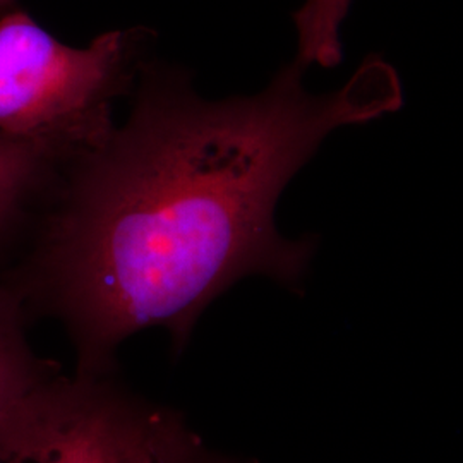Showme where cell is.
I'll use <instances>...</instances> for the list:
<instances>
[{
	"label": "cell",
	"mask_w": 463,
	"mask_h": 463,
	"mask_svg": "<svg viewBox=\"0 0 463 463\" xmlns=\"http://www.w3.org/2000/svg\"><path fill=\"white\" fill-rule=\"evenodd\" d=\"M298 61L254 97L208 101L183 71L146 62L128 118L57 166L28 250L2 271L26 313L61 323L76 374L112 376L118 347L165 328L183 352L201 313L249 275L302 280L315 244L285 239L275 206L335 129L395 112L393 67L367 59L313 95Z\"/></svg>",
	"instance_id": "cell-1"
},
{
	"label": "cell",
	"mask_w": 463,
	"mask_h": 463,
	"mask_svg": "<svg viewBox=\"0 0 463 463\" xmlns=\"http://www.w3.org/2000/svg\"><path fill=\"white\" fill-rule=\"evenodd\" d=\"M139 30L71 47L19 9L0 14V136L38 145L67 162L116 126L117 99L145 64Z\"/></svg>",
	"instance_id": "cell-2"
},
{
	"label": "cell",
	"mask_w": 463,
	"mask_h": 463,
	"mask_svg": "<svg viewBox=\"0 0 463 463\" xmlns=\"http://www.w3.org/2000/svg\"><path fill=\"white\" fill-rule=\"evenodd\" d=\"M201 447L181 415L112 376L57 369L0 414V463H183Z\"/></svg>",
	"instance_id": "cell-3"
},
{
	"label": "cell",
	"mask_w": 463,
	"mask_h": 463,
	"mask_svg": "<svg viewBox=\"0 0 463 463\" xmlns=\"http://www.w3.org/2000/svg\"><path fill=\"white\" fill-rule=\"evenodd\" d=\"M61 164L50 149L0 136V249L24 227Z\"/></svg>",
	"instance_id": "cell-4"
},
{
	"label": "cell",
	"mask_w": 463,
	"mask_h": 463,
	"mask_svg": "<svg viewBox=\"0 0 463 463\" xmlns=\"http://www.w3.org/2000/svg\"><path fill=\"white\" fill-rule=\"evenodd\" d=\"M24 306L0 275V414L57 365L42 359L28 338Z\"/></svg>",
	"instance_id": "cell-5"
},
{
	"label": "cell",
	"mask_w": 463,
	"mask_h": 463,
	"mask_svg": "<svg viewBox=\"0 0 463 463\" xmlns=\"http://www.w3.org/2000/svg\"><path fill=\"white\" fill-rule=\"evenodd\" d=\"M348 7L350 0H306L294 14L298 33V61L302 66L340 64V26Z\"/></svg>",
	"instance_id": "cell-6"
},
{
	"label": "cell",
	"mask_w": 463,
	"mask_h": 463,
	"mask_svg": "<svg viewBox=\"0 0 463 463\" xmlns=\"http://www.w3.org/2000/svg\"><path fill=\"white\" fill-rule=\"evenodd\" d=\"M183 463H235L227 458H222V457H216L213 453H210V449H206L204 447L198 448L187 460H184Z\"/></svg>",
	"instance_id": "cell-7"
},
{
	"label": "cell",
	"mask_w": 463,
	"mask_h": 463,
	"mask_svg": "<svg viewBox=\"0 0 463 463\" xmlns=\"http://www.w3.org/2000/svg\"><path fill=\"white\" fill-rule=\"evenodd\" d=\"M14 7V0H0V14L13 9Z\"/></svg>",
	"instance_id": "cell-8"
}]
</instances>
